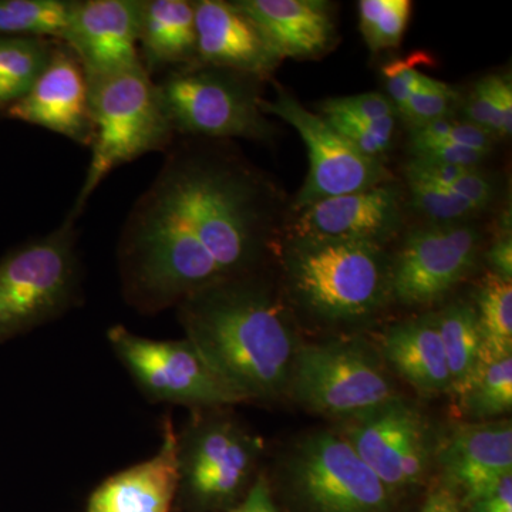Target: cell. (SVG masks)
I'll list each match as a JSON object with an SVG mask.
<instances>
[{
    "label": "cell",
    "mask_w": 512,
    "mask_h": 512,
    "mask_svg": "<svg viewBox=\"0 0 512 512\" xmlns=\"http://www.w3.org/2000/svg\"><path fill=\"white\" fill-rule=\"evenodd\" d=\"M264 441L228 407L191 410L177 430L174 512H224L244 500L259 477Z\"/></svg>",
    "instance_id": "obj_5"
},
{
    "label": "cell",
    "mask_w": 512,
    "mask_h": 512,
    "mask_svg": "<svg viewBox=\"0 0 512 512\" xmlns=\"http://www.w3.org/2000/svg\"><path fill=\"white\" fill-rule=\"evenodd\" d=\"M410 148H412L413 158L463 168H477V165L485 157L484 154L478 153L476 150L456 146V144L440 143V141L416 144V146H410Z\"/></svg>",
    "instance_id": "obj_35"
},
{
    "label": "cell",
    "mask_w": 512,
    "mask_h": 512,
    "mask_svg": "<svg viewBox=\"0 0 512 512\" xmlns=\"http://www.w3.org/2000/svg\"><path fill=\"white\" fill-rule=\"evenodd\" d=\"M55 40L0 36V111L22 99L52 57Z\"/></svg>",
    "instance_id": "obj_24"
},
{
    "label": "cell",
    "mask_w": 512,
    "mask_h": 512,
    "mask_svg": "<svg viewBox=\"0 0 512 512\" xmlns=\"http://www.w3.org/2000/svg\"><path fill=\"white\" fill-rule=\"evenodd\" d=\"M467 123L473 124L490 136H500L497 101H495V76L485 77L474 87L464 106Z\"/></svg>",
    "instance_id": "obj_33"
},
{
    "label": "cell",
    "mask_w": 512,
    "mask_h": 512,
    "mask_svg": "<svg viewBox=\"0 0 512 512\" xmlns=\"http://www.w3.org/2000/svg\"><path fill=\"white\" fill-rule=\"evenodd\" d=\"M111 350L150 403L191 410L242 403L187 338L156 340L114 325L107 330Z\"/></svg>",
    "instance_id": "obj_10"
},
{
    "label": "cell",
    "mask_w": 512,
    "mask_h": 512,
    "mask_svg": "<svg viewBox=\"0 0 512 512\" xmlns=\"http://www.w3.org/2000/svg\"><path fill=\"white\" fill-rule=\"evenodd\" d=\"M185 336L242 403L289 392L299 342L284 305L255 274L192 293L177 306Z\"/></svg>",
    "instance_id": "obj_2"
},
{
    "label": "cell",
    "mask_w": 512,
    "mask_h": 512,
    "mask_svg": "<svg viewBox=\"0 0 512 512\" xmlns=\"http://www.w3.org/2000/svg\"><path fill=\"white\" fill-rule=\"evenodd\" d=\"M224 512H279V510L275 504L271 484L265 476L259 474L244 500Z\"/></svg>",
    "instance_id": "obj_38"
},
{
    "label": "cell",
    "mask_w": 512,
    "mask_h": 512,
    "mask_svg": "<svg viewBox=\"0 0 512 512\" xmlns=\"http://www.w3.org/2000/svg\"><path fill=\"white\" fill-rule=\"evenodd\" d=\"M177 491V429L167 414L157 453L101 481L86 512H174Z\"/></svg>",
    "instance_id": "obj_19"
},
{
    "label": "cell",
    "mask_w": 512,
    "mask_h": 512,
    "mask_svg": "<svg viewBox=\"0 0 512 512\" xmlns=\"http://www.w3.org/2000/svg\"><path fill=\"white\" fill-rule=\"evenodd\" d=\"M483 338V360L512 356V281L490 274L474 298Z\"/></svg>",
    "instance_id": "obj_27"
},
{
    "label": "cell",
    "mask_w": 512,
    "mask_h": 512,
    "mask_svg": "<svg viewBox=\"0 0 512 512\" xmlns=\"http://www.w3.org/2000/svg\"><path fill=\"white\" fill-rule=\"evenodd\" d=\"M76 220L10 249L0 259V343L55 322L82 302Z\"/></svg>",
    "instance_id": "obj_6"
},
{
    "label": "cell",
    "mask_w": 512,
    "mask_h": 512,
    "mask_svg": "<svg viewBox=\"0 0 512 512\" xmlns=\"http://www.w3.org/2000/svg\"><path fill=\"white\" fill-rule=\"evenodd\" d=\"M383 356L397 376L424 396L450 393L446 353L436 313L403 320L387 330Z\"/></svg>",
    "instance_id": "obj_21"
},
{
    "label": "cell",
    "mask_w": 512,
    "mask_h": 512,
    "mask_svg": "<svg viewBox=\"0 0 512 512\" xmlns=\"http://www.w3.org/2000/svg\"><path fill=\"white\" fill-rule=\"evenodd\" d=\"M480 232L461 222L414 228L390 262V293L404 306L446 298L476 268Z\"/></svg>",
    "instance_id": "obj_13"
},
{
    "label": "cell",
    "mask_w": 512,
    "mask_h": 512,
    "mask_svg": "<svg viewBox=\"0 0 512 512\" xmlns=\"http://www.w3.org/2000/svg\"><path fill=\"white\" fill-rule=\"evenodd\" d=\"M87 79L94 131L92 158L69 212L74 220L114 170L146 154L165 153L175 138L158 84L143 63Z\"/></svg>",
    "instance_id": "obj_4"
},
{
    "label": "cell",
    "mask_w": 512,
    "mask_h": 512,
    "mask_svg": "<svg viewBox=\"0 0 512 512\" xmlns=\"http://www.w3.org/2000/svg\"><path fill=\"white\" fill-rule=\"evenodd\" d=\"M406 178L414 210L424 215L431 224L461 222L481 211L473 202L458 197L443 185L412 175H406Z\"/></svg>",
    "instance_id": "obj_29"
},
{
    "label": "cell",
    "mask_w": 512,
    "mask_h": 512,
    "mask_svg": "<svg viewBox=\"0 0 512 512\" xmlns=\"http://www.w3.org/2000/svg\"><path fill=\"white\" fill-rule=\"evenodd\" d=\"M164 154L117 242L121 293L143 315L255 274L274 229L268 185L234 153L184 141Z\"/></svg>",
    "instance_id": "obj_1"
},
{
    "label": "cell",
    "mask_w": 512,
    "mask_h": 512,
    "mask_svg": "<svg viewBox=\"0 0 512 512\" xmlns=\"http://www.w3.org/2000/svg\"><path fill=\"white\" fill-rule=\"evenodd\" d=\"M448 190L454 192L458 197L473 202L481 211L485 210L493 202L494 185L484 177L477 168L468 170L466 174L457 178L453 184L448 185Z\"/></svg>",
    "instance_id": "obj_36"
},
{
    "label": "cell",
    "mask_w": 512,
    "mask_h": 512,
    "mask_svg": "<svg viewBox=\"0 0 512 512\" xmlns=\"http://www.w3.org/2000/svg\"><path fill=\"white\" fill-rule=\"evenodd\" d=\"M323 117V116H322ZM330 126L346 138L363 156L377 158L392 146L396 116L375 121H359L348 117H323Z\"/></svg>",
    "instance_id": "obj_30"
},
{
    "label": "cell",
    "mask_w": 512,
    "mask_h": 512,
    "mask_svg": "<svg viewBox=\"0 0 512 512\" xmlns=\"http://www.w3.org/2000/svg\"><path fill=\"white\" fill-rule=\"evenodd\" d=\"M74 6V0H0V36L63 42Z\"/></svg>",
    "instance_id": "obj_25"
},
{
    "label": "cell",
    "mask_w": 512,
    "mask_h": 512,
    "mask_svg": "<svg viewBox=\"0 0 512 512\" xmlns=\"http://www.w3.org/2000/svg\"><path fill=\"white\" fill-rule=\"evenodd\" d=\"M140 0H83L74 6L64 45L79 57L87 77L141 64Z\"/></svg>",
    "instance_id": "obj_15"
},
{
    "label": "cell",
    "mask_w": 512,
    "mask_h": 512,
    "mask_svg": "<svg viewBox=\"0 0 512 512\" xmlns=\"http://www.w3.org/2000/svg\"><path fill=\"white\" fill-rule=\"evenodd\" d=\"M447 487L464 505L512 474L510 420L464 423L451 431L439 451Z\"/></svg>",
    "instance_id": "obj_18"
},
{
    "label": "cell",
    "mask_w": 512,
    "mask_h": 512,
    "mask_svg": "<svg viewBox=\"0 0 512 512\" xmlns=\"http://www.w3.org/2000/svg\"><path fill=\"white\" fill-rule=\"evenodd\" d=\"M5 116L46 128L80 146H92L89 79L79 57L57 42L46 69L29 92L5 111Z\"/></svg>",
    "instance_id": "obj_14"
},
{
    "label": "cell",
    "mask_w": 512,
    "mask_h": 512,
    "mask_svg": "<svg viewBox=\"0 0 512 512\" xmlns=\"http://www.w3.org/2000/svg\"><path fill=\"white\" fill-rule=\"evenodd\" d=\"M457 404L467 423L494 421L511 412L512 356L481 360Z\"/></svg>",
    "instance_id": "obj_26"
},
{
    "label": "cell",
    "mask_w": 512,
    "mask_h": 512,
    "mask_svg": "<svg viewBox=\"0 0 512 512\" xmlns=\"http://www.w3.org/2000/svg\"><path fill=\"white\" fill-rule=\"evenodd\" d=\"M320 111V116L323 117H348L359 121H375L397 116V109L392 100L380 93H363L326 100Z\"/></svg>",
    "instance_id": "obj_32"
},
{
    "label": "cell",
    "mask_w": 512,
    "mask_h": 512,
    "mask_svg": "<svg viewBox=\"0 0 512 512\" xmlns=\"http://www.w3.org/2000/svg\"><path fill=\"white\" fill-rule=\"evenodd\" d=\"M412 15L409 0H362L360 30L372 52L393 49L402 43Z\"/></svg>",
    "instance_id": "obj_28"
},
{
    "label": "cell",
    "mask_w": 512,
    "mask_h": 512,
    "mask_svg": "<svg viewBox=\"0 0 512 512\" xmlns=\"http://www.w3.org/2000/svg\"><path fill=\"white\" fill-rule=\"evenodd\" d=\"M495 101H497L500 136L512 133V84L507 76H495Z\"/></svg>",
    "instance_id": "obj_40"
},
{
    "label": "cell",
    "mask_w": 512,
    "mask_h": 512,
    "mask_svg": "<svg viewBox=\"0 0 512 512\" xmlns=\"http://www.w3.org/2000/svg\"><path fill=\"white\" fill-rule=\"evenodd\" d=\"M450 373V393L460 399L483 360V338L473 303L456 302L436 313Z\"/></svg>",
    "instance_id": "obj_23"
},
{
    "label": "cell",
    "mask_w": 512,
    "mask_h": 512,
    "mask_svg": "<svg viewBox=\"0 0 512 512\" xmlns=\"http://www.w3.org/2000/svg\"><path fill=\"white\" fill-rule=\"evenodd\" d=\"M384 76L387 79V92H389L390 100L396 109L409 100L412 94L420 92L431 86L436 79L426 76L416 70L412 63L409 62H394L384 69Z\"/></svg>",
    "instance_id": "obj_34"
},
{
    "label": "cell",
    "mask_w": 512,
    "mask_h": 512,
    "mask_svg": "<svg viewBox=\"0 0 512 512\" xmlns=\"http://www.w3.org/2000/svg\"><path fill=\"white\" fill-rule=\"evenodd\" d=\"M288 393L309 412L340 421L399 397L379 357L360 342L299 346Z\"/></svg>",
    "instance_id": "obj_9"
},
{
    "label": "cell",
    "mask_w": 512,
    "mask_h": 512,
    "mask_svg": "<svg viewBox=\"0 0 512 512\" xmlns=\"http://www.w3.org/2000/svg\"><path fill=\"white\" fill-rule=\"evenodd\" d=\"M252 79L232 70L191 66L157 83L175 134L266 140L272 127L259 109Z\"/></svg>",
    "instance_id": "obj_8"
},
{
    "label": "cell",
    "mask_w": 512,
    "mask_h": 512,
    "mask_svg": "<svg viewBox=\"0 0 512 512\" xmlns=\"http://www.w3.org/2000/svg\"><path fill=\"white\" fill-rule=\"evenodd\" d=\"M259 109L291 124L308 147L309 173L296 198L298 210L326 198L392 183L382 160L363 156L328 121L305 109L288 92L278 89L274 100L259 99Z\"/></svg>",
    "instance_id": "obj_12"
},
{
    "label": "cell",
    "mask_w": 512,
    "mask_h": 512,
    "mask_svg": "<svg viewBox=\"0 0 512 512\" xmlns=\"http://www.w3.org/2000/svg\"><path fill=\"white\" fill-rule=\"evenodd\" d=\"M338 431L394 498L426 480L434 456L429 423L403 397L342 421Z\"/></svg>",
    "instance_id": "obj_11"
},
{
    "label": "cell",
    "mask_w": 512,
    "mask_h": 512,
    "mask_svg": "<svg viewBox=\"0 0 512 512\" xmlns=\"http://www.w3.org/2000/svg\"><path fill=\"white\" fill-rule=\"evenodd\" d=\"M293 237L353 239L382 245L402 225V195L392 183L326 198L303 208Z\"/></svg>",
    "instance_id": "obj_17"
},
{
    "label": "cell",
    "mask_w": 512,
    "mask_h": 512,
    "mask_svg": "<svg viewBox=\"0 0 512 512\" xmlns=\"http://www.w3.org/2000/svg\"><path fill=\"white\" fill-rule=\"evenodd\" d=\"M466 507L470 512H512V474L477 495Z\"/></svg>",
    "instance_id": "obj_37"
},
{
    "label": "cell",
    "mask_w": 512,
    "mask_h": 512,
    "mask_svg": "<svg viewBox=\"0 0 512 512\" xmlns=\"http://www.w3.org/2000/svg\"><path fill=\"white\" fill-rule=\"evenodd\" d=\"M279 59L315 57L328 50L335 25L328 5L316 0H238Z\"/></svg>",
    "instance_id": "obj_20"
},
{
    "label": "cell",
    "mask_w": 512,
    "mask_h": 512,
    "mask_svg": "<svg viewBox=\"0 0 512 512\" xmlns=\"http://www.w3.org/2000/svg\"><path fill=\"white\" fill-rule=\"evenodd\" d=\"M463 507L460 495L443 484L431 491L419 512H463Z\"/></svg>",
    "instance_id": "obj_41"
},
{
    "label": "cell",
    "mask_w": 512,
    "mask_h": 512,
    "mask_svg": "<svg viewBox=\"0 0 512 512\" xmlns=\"http://www.w3.org/2000/svg\"><path fill=\"white\" fill-rule=\"evenodd\" d=\"M284 262L293 298L323 322H360L392 296L390 261L382 245L293 237Z\"/></svg>",
    "instance_id": "obj_3"
},
{
    "label": "cell",
    "mask_w": 512,
    "mask_h": 512,
    "mask_svg": "<svg viewBox=\"0 0 512 512\" xmlns=\"http://www.w3.org/2000/svg\"><path fill=\"white\" fill-rule=\"evenodd\" d=\"M276 466L299 512H393V495L338 430L306 434Z\"/></svg>",
    "instance_id": "obj_7"
},
{
    "label": "cell",
    "mask_w": 512,
    "mask_h": 512,
    "mask_svg": "<svg viewBox=\"0 0 512 512\" xmlns=\"http://www.w3.org/2000/svg\"><path fill=\"white\" fill-rule=\"evenodd\" d=\"M138 52L148 73L197 64L194 2L140 0Z\"/></svg>",
    "instance_id": "obj_22"
},
{
    "label": "cell",
    "mask_w": 512,
    "mask_h": 512,
    "mask_svg": "<svg viewBox=\"0 0 512 512\" xmlns=\"http://www.w3.org/2000/svg\"><path fill=\"white\" fill-rule=\"evenodd\" d=\"M456 100L457 93L448 84L436 80L426 89L412 94L397 113H402L413 127L423 126L431 121L448 119Z\"/></svg>",
    "instance_id": "obj_31"
},
{
    "label": "cell",
    "mask_w": 512,
    "mask_h": 512,
    "mask_svg": "<svg viewBox=\"0 0 512 512\" xmlns=\"http://www.w3.org/2000/svg\"><path fill=\"white\" fill-rule=\"evenodd\" d=\"M487 261L493 269V274L512 281V235L503 232L501 237L488 249Z\"/></svg>",
    "instance_id": "obj_39"
},
{
    "label": "cell",
    "mask_w": 512,
    "mask_h": 512,
    "mask_svg": "<svg viewBox=\"0 0 512 512\" xmlns=\"http://www.w3.org/2000/svg\"><path fill=\"white\" fill-rule=\"evenodd\" d=\"M197 64L252 77L268 76L281 59L244 10L235 2H194Z\"/></svg>",
    "instance_id": "obj_16"
}]
</instances>
